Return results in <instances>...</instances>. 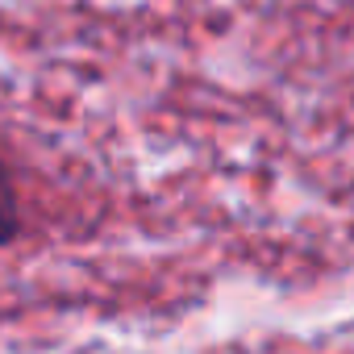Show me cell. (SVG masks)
<instances>
[{
	"label": "cell",
	"instance_id": "6da1fadb",
	"mask_svg": "<svg viewBox=\"0 0 354 354\" xmlns=\"http://www.w3.org/2000/svg\"><path fill=\"white\" fill-rule=\"evenodd\" d=\"M21 234V205H17V188H13V175L0 162V246H9Z\"/></svg>",
	"mask_w": 354,
	"mask_h": 354
}]
</instances>
